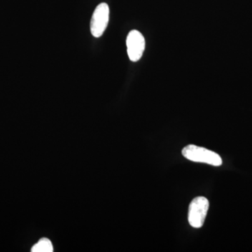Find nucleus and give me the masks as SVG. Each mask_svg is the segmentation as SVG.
<instances>
[{"mask_svg":"<svg viewBox=\"0 0 252 252\" xmlns=\"http://www.w3.org/2000/svg\"><path fill=\"white\" fill-rule=\"evenodd\" d=\"M109 8L106 3H101L94 9L91 22L93 36L98 38L103 34L109 23Z\"/></svg>","mask_w":252,"mask_h":252,"instance_id":"obj_3","label":"nucleus"},{"mask_svg":"<svg viewBox=\"0 0 252 252\" xmlns=\"http://www.w3.org/2000/svg\"><path fill=\"white\" fill-rule=\"evenodd\" d=\"M54 251L52 243L49 239L42 238L32 248V252H52Z\"/></svg>","mask_w":252,"mask_h":252,"instance_id":"obj_5","label":"nucleus"},{"mask_svg":"<svg viewBox=\"0 0 252 252\" xmlns=\"http://www.w3.org/2000/svg\"><path fill=\"white\" fill-rule=\"evenodd\" d=\"M127 55L132 62H137L142 58L145 49V39L140 32H130L126 39Z\"/></svg>","mask_w":252,"mask_h":252,"instance_id":"obj_4","label":"nucleus"},{"mask_svg":"<svg viewBox=\"0 0 252 252\" xmlns=\"http://www.w3.org/2000/svg\"><path fill=\"white\" fill-rule=\"evenodd\" d=\"M209 200L205 197H197L192 200L189 208V224L193 228H201L205 222L208 212Z\"/></svg>","mask_w":252,"mask_h":252,"instance_id":"obj_2","label":"nucleus"},{"mask_svg":"<svg viewBox=\"0 0 252 252\" xmlns=\"http://www.w3.org/2000/svg\"><path fill=\"white\" fill-rule=\"evenodd\" d=\"M182 155L193 162H204L214 166H220L222 164V159L220 156L212 151L198 147V146H187L182 149Z\"/></svg>","mask_w":252,"mask_h":252,"instance_id":"obj_1","label":"nucleus"}]
</instances>
